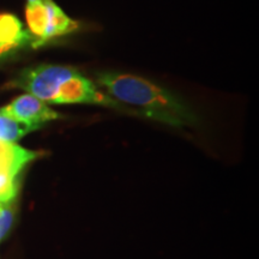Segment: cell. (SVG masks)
<instances>
[{
    "label": "cell",
    "mask_w": 259,
    "mask_h": 259,
    "mask_svg": "<svg viewBox=\"0 0 259 259\" xmlns=\"http://www.w3.org/2000/svg\"><path fill=\"white\" fill-rule=\"evenodd\" d=\"M28 42H32V37L22 22L15 15L0 14V46L17 45L24 47Z\"/></svg>",
    "instance_id": "obj_7"
},
{
    "label": "cell",
    "mask_w": 259,
    "mask_h": 259,
    "mask_svg": "<svg viewBox=\"0 0 259 259\" xmlns=\"http://www.w3.org/2000/svg\"><path fill=\"white\" fill-rule=\"evenodd\" d=\"M96 82L106 94L124 106L135 107L139 116L173 127L194 126L198 118L180 97L142 77L131 73L102 71Z\"/></svg>",
    "instance_id": "obj_1"
},
{
    "label": "cell",
    "mask_w": 259,
    "mask_h": 259,
    "mask_svg": "<svg viewBox=\"0 0 259 259\" xmlns=\"http://www.w3.org/2000/svg\"><path fill=\"white\" fill-rule=\"evenodd\" d=\"M47 9V29L45 44L47 41L70 34L78 29V23L70 18L53 0H44Z\"/></svg>",
    "instance_id": "obj_6"
},
{
    "label": "cell",
    "mask_w": 259,
    "mask_h": 259,
    "mask_svg": "<svg viewBox=\"0 0 259 259\" xmlns=\"http://www.w3.org/2000/svg\"><path fill=\"white\" fill-rule=\"evenodd\" d=\"M19 189L18 176L9 173L6 170H0V202H14Z\"/></svg>",
    "instance_id": "obj_9"
},
{
    "label": "cell",
    "mask_w": 259,
    "mask_h": 259,
    "mask_svg": "<svg viewBox=\"0 0 259 259\" xmlns=\"http://www.w3.org/2000/svg\"><path fill=\"white\" fill-rule=\"evenodd\" d=\"M0 112L25 125L31 131L40 128L48 121L61 118L60 113L52 109L48 103L31 94H24L16 97L14 101L0 109Z\"/></svg>",
    "instance_id": "obj_4"
},
{
    "label": "cell",
    "mask_w": 259,
    "mask_h": 259,
    "mask_svg": "<svg viewBox=\"0 0 259 259\" xmlns=\"http://www.w3.org/2000/svg\"><path fill=\"white\" fill-rule=\"evenodd\" d=\"M70 103H83V105H96L116 109L120 112H127L136 114L131 108L115 101L113 97L105 92H101L99 87L78 71L67 78L60 87L53 105H70ZM137 115V114H136Z\"/></svg>",
    "instance_id": "obj_3"
},
{
    "label": "cell",
    "mask_w": 259,
    "mask_h": 259,
    "mask_svg": "<svg viewBox=\"0 0 259 259\" xmlns=\"http://www.w3.org/2000/svg\"><path fill=\"white\" fill-rule=\"evenodd\" d=\"M37 151L28 150L17 144L0 142V170L19 176L29 162L38 157Z\"/></svg>",
    "instance_id": "obj_5"
},
{
    "label": "cell",
    "mask_w": 259,
    "mask_h": 259,
    "mask_svg": "<svg viewBox=\"0 0 259 259\" xmlns=\"http://www.w3.org/2000/svg\"><path fill=\"white\" fill-rule=\"evenodd\" d=\"M29 132L32 131L27 126L0 112V142L15 144Z\"/></svg>",
    "instance_id": "obj_8"
},
{
    "label": "cell",
    "mask_w": 259,
    "mask_h": 259,
    "mask_svg": "<svg viewBox=\"0 0 259 259\" xmlns=\"http://www.w3.org/2000/svg\"><path fill=\"white\" fill-rule=\"evenodd\" d=\"M6 204H8V203H2V202H0V213L3 212V210H4V208L6 206Z\"/></svg>",
    "instance_id": "obj_12"
},
{
    "label": "cell",
    "mask_w": 259,
    "mask_h": 259,
    "mask_svg": "<svg viewBox=\"0 0 259 259\" xmlns=\"http://www.w3.org/2000/svg\"><path fill=\"white\" fill-rule=\"evenodd\" d=\"M18 48H21V46H17V45H5V46H0V60L5 59V58L14 54Z\"/></svg>",
    "instance_id": "obj_11"
},
{
    "label": "cell",
    "mask_w": 259,
    "mask_h": 259,
    "mask_svg": "<svg viewBox=\"0 0 259 259\" xmlns=\"http://www.w3.org/2000/svg\"><path fill=\"white\" fill-rule=\"evenodd\" d=\"M77 70L63 65H38L23 70L11 87L23 89L46 103H53L60 87Z\"/></svg>",
    "instance_id": "obj_2"
},
{
    "label": "cell",
    "mask_w": 259,
    "mask_h": 259,
    "mask_svg": "<svg viewBox=\"0 0 259 259\" xmlns=\"http://www.w3.org/2000/svg\"><path fill=\"white\" fill-rule=\"evenodd\" d=\"M35 2H38V0H28V3H35Z\"/></svg>",
    "instance_id": "obj_13"
},
{
    "label": "cell",
    "mask_w": 259,
    "mask_h": 259,
    "mask_svg": "<svg viewBox=\"0 0 259 259\" xmlns=\"http://www.w3.org/2000/svg\"><path fill=\"white\" fill-rule=\"evenodd\" d=\"M12 203L14 202L6 204L3 212L0 213V240H3L5 238L6 234L10 232V229H11L12 223H14L15 209Z\"/></svg>",
    "instance_id": "obj_10"
}]
</instances>
